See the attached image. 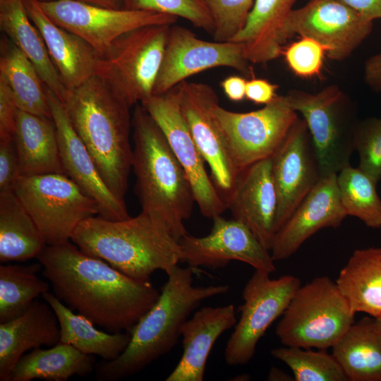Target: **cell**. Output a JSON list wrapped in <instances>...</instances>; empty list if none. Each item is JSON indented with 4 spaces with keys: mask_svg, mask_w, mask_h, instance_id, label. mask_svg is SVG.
Masks as SVG:
<instances>
[{
    "mask_svg": "<svg viewBox=\"0 0 381 381\" xmlns=\"http://www.w3.org/2000/svg\"><path fill=\"white\" fill-rule=\"evenodd\" d=\"M37 259L54 294L110 332H130L160 294L150 281L131 278L71 241L47 245Z\"/></svg>",
    "mask_w": 381,
    "mask_h": 381,
    "instance_id": "1",
    "label": "cell"
},
{
    "mask_svg": "<svg viewBox=\"0 0 381 381\" xmlns=\"http://www.w3.org/2000/svg\"><path fill=\"white\" fill-rule=\"evenodd\" d=\"M62 102L105 183L124 200L133 161L131 107L97 75L68 90Z\"/></svg>",
    "mask_w": 381,
    "mask_h": 381,
    "instance_id": "2",
    "label": "cell"
},
{
    "mask_svg": "<svg viewBox=\"0 0 381 381\" xmlns=\"http://www.w3.org/2000/svg\"><path fill=\"white\" fill-rule=\"evenodd\" d=\"M193 268L176 266L155 303L131 329L130 341L116 358L96 363L99 381H116L139 373L169 352L191 312L203 301L226 294V284L195 286Z\"/></svg>",
    "mask_w": 381,
    "mask_h": 381,
    "instance_id": "3",
    "label": "cell"
},
{
    "mask_svg": "<svg viewBox=\"0 0 381 381\" xmlns=\"http://www.w3.org/2000/svg\"><path fill=\"white\" fill-rule=\"evenodd\" d=\"M132 127V168L142 212L179 241L188 234L184 221L196 202L191 183L163 132L140 104L135 105Z\"/></svg>",
    "mask_w": 381,
    "mask_h": 381,
    "instance_id": "4",
    "label": "cell"
},
{
    "mask_svg": "<svg viewBox=\"0 0 381 381\" xmlns=\"http://www.w3.org/2000/svg\"><path fill=\"white\" fill-rule=\"evenodd\" d=\"M71 241L83 252L139 281H150L157 270L168 274L182 258L179 241L143 212L121 220L86 219Z\"/></svg>",
    "mask_w": 381,
    "mask_h": 381,
    "instance_id": "5",
    "label": "cell"
},
{
    "mask_svg": "<svg viewBox=\"0 0 381 381\" xmlns=\"http://www.w3.org/2000/svg\"><path fill=\"white\" fill-rule=\"evenodd\" d=\"M355 314L336 282L318 277L296 290L275 333L284 346L327 349L354 322Z\"/></svg>",
    "mask_w": 381,
    "mask_h": 381,
    "instance_id": "6",
    "label": "cell"
},
{
    "mask_svg": "<svg viewBox=\"0 0 381 381\" xmlns=\"http://www.w3.org/2000/svg\"><path fill=\"white\" fill-rule=\"evenodd\" d=\"M171 25H152L117 38L99 56L95 75L131 107L153 95Z\"/></svg>",
    "mask_w": 381,
    "mask_h": 381,
    "instance_id": "7",
    "label": "cell"
},
{
    "mask_svg": "<svg viewBox=\"0 0 381 381\" xmlns=\"http://www.w3.org/2000/svg\"><path fill=\"white\" fill-rule=\"evenodd\" d=\"M13 191L49 246L71 241L80 223L99 214L96 201L65 174L21 176Z\"/></svg>",
    "mask_w": 381,
    "mask_h": 381,
    "instance_id": "8",
    "label": "cell"
},
{
    "mask_svg": "<svg viewBox=\"0 0 381 381\" xmlns=\"http://www.w3.org/2000/svg\"><path fill=\"white\" fill-rule=\"evenodd\" d=\"M286 96L307 125L322 176L337 174L350 164L357 123L352 122L339 87L332 85L313 94L291 90Z\"/></svg>",
    "mask_w": 381,
    "mask_h": 381,
    "instance_id": "9",
    "label": "cell"
},
{
    "mask_svg": "<svg viewBox=\"0 0 381 381\" xmlns=\"http://www.w3.org/2000/svg\"><path fill=\"white\" fill-rule=\"evenodd\" d=\"M270 273L255 270L242 293L241 317L224 350L229 365L247 364L254 356L257 344L268 327L282 315L296 290L299 278L285 275L272 279Z\"/></svg>",
    "mask_w": 381,
    "mask_h": 381,
    "instance_id": "10",
    "label": "cell"
},
{
    "mask_svg": "<svg viewBox=\"0 0 381 381\" xmlns=\"http://www.w3.org/2000/svg\"><path fill=\"white\" fill-rule=\"evenodd\" d=\"M229 152L238 170L271 157L298 118L286 95H278L262 108L244 113L214 109Z\"/></svg>",
    "mask_w": 381,
    "mask_h": 381,
    "instance_id": "11",
    "label": "cell"
},
{
    "mask_svg": "<svg viewBox=\"0 0 381 381\" xmlns=\"http://www.w3.org/2000/svg\"><path fill=\"white\" fill-rule=\"evenodd\" d=\"M181 83L140 103L159 126L193 186L201 214L222 215L226 202L207 173L205 159L194 141L180 105Z\"/></svg>",
    "mask_w": 381,
    "mask_h": 381,
    "instance_id": "12",
    "label": "cell"
},
{
    "mask_svg": "<svg viewBox=\"0 0 381 381\" xmlns=\"http://www.w3.org/2000/svg\"><path fill=\"white\" fill-rule=\"evenodd\" d=\"M38 1L54 23L83 39L99 56L131 30L152 25H172L178 20L152 11L109 8L78 0Z\"/></svg>",
    "mask_w": 381,
    "mask_h": 381,
    "instance_id": "13",
    "label": "cell"
},
{
    "mask_svg": "<svg viewBox=\"0 0 381 381\" xmlns=\"http://www.w3.org/2000/svg\"><path fill=\"white\" fill-rule=\"evenodd\" d=\"M216 67L231 68L244 76H254L243 44L203 40L189 29L172 24L153 95L164 92L193 75Z\"/></svg>",
    "mask_w": 381,
    "mask_h": 381,
    "instance_id": "14",
    "label": "cell"
},
{
    "mask_svg": "<svg viewBox=\"0 0 381 381\" xmlns=\"http://www.w3.org/2000/svg\"><path fill=\"white\" fill-rule=\"evenodd\" d=\"M373 22L339 0H310L291 11L283 38L285 42L296 35L313 38L327 48L329 59L341 61L368 37Z\"/></svg>",
    "mask_w": 381,
    "mask_h": 381,
    "instance_id": "15",
    "label": "cell"
},
{
    "mask_svg": "<svg viewBox=\"0 0 381 381\" xmlns=\"http://www.w3.org/2000/svg\"><path fill=\"white\" fill-rule=\"evenodd\" d=\"M219 97L205 83H181L180 105L191 135L207 163L211 178L224 200L231 193L238 169L229 152L214 109Z\"/></svg>",
    "mask_w": 381,
    "mask_h": 381,
    "instance_id": "16",
    "label": "cell"
},
{
    "mask_svg": "<svg viewBox=\"0 0 381 381\" xmlns=\"http://www.w3.org/2000/svg\"><path fill=\"white\" fill-rule=\"evenodd\" d=\"M178 241L182 253L181 262L193 268H220L237 260L270 274L276 270L270 250L248 227L234 219L216 216L207 235L195 237L187 234Z\"/></svg>",
    "mask_w": 381,
    "mask_h": 381,
    "instance_id": "17",
    "label": "cell"
},
{
    "mask_svg": "<svg viewBox=\"0 0 381 381\" xmlns=\"http://www.w3.org/2000/svg\"><path fill=\"white\" fill-rule=\"evenodd\" d=\"M277 198L276 233L322 177L307 125L298 118L271 156Z\"/></svg>",
    "mask_w": 381,
    "mask_h": 381,
    "instance_id": "18",
    "label": "cell"
},
{
    "mask_svg": "<svg viewBox=\"0 0 381 381\" xmlns=\"http://www.w3.org/2000/svg\"><path fill=\"white\" fill-rule=\"evenodd\" d=\"M55 123L64 173L99 206V216L121 220L130 217L124 200L119 198L103 180L90 153L74 130L62 101L45 87Z\"/></svg>",
    "mask_w": 381,
    "mask_h": 381,
    "instance_id": "19",
    "label": "cell"
},
{
    "mask_svg": "<svg viewBox=\"0 0 381 381\" xmlns=\"http://www.w3.org/2000/svg\"><path fill=\"white\" fill-rule=\"evenodd\" d=\"M225 202L233 219L248 227L270 251L276 234L278 209L271 157L241 169Z\"/></svg>",
    "mask_w": 381,
    "mask_h": 381,
    "instance_id": "20",
    "label": "cell"
},
{
    "mask_svg": "<svg viewBox=\"0 0 381 381\" xmlns=\"http://www.w3.org/2000/svg\"><path fill=\"white\" fill-rule=\"evenodd\" d=\"M337 174L322 176L276 233L270 251L274 261L291 257L319 230L341 225L347 214L340 200Z\"/></svg>",
    "mask_w": 381,
    "mask_h": 381,
    "instance_id": "21",
    "label": "cell"
},
{
    "mask_svg": "<svg viewBox=\"0 0 381 381\" xmlns=\"http://www.w3.org/2000/svg\"><path fill=\"white\" fill-rule=\"evenodd\" d=\"M25 3L66 88L75 89L95 75L98 52L77 35L54 23L38 0H25Z\"/></svg>",
    "mask_w": 381,
    "mask_h": 381,
    "instance_id": "22",
    "label": "cell"
},
{
    "mask_svg": "<svg viewBox=\"0 0 381 381\" xmlns=\"http://www.w3.org/2000/svg\"><path fill=\"white\" fill-rule=\"evenodd\" d=\"M234 305L205 306L182 325L183 353L167 381H202L209 354L218 338L235 326Z\"/></svg>",
    "mask_w": 381,
    "mask_h": 381,
    "instance_id": "23",
    "label": "cell"
},
{
    "mask_svg": "<svg viewBox=\"0 0 381 381\" xmlns=\"http://www.w3.org/2000/svg\"><path fill=\"white\" fill-rule=\"evenodd\" d=\"M59 323L45 301L35 300L22 315L0 323V380L9 381L12 370L31 349L60 341Z\"/></svg>",
    "mask_w": 381,
    "mask_h": 381,
    "instance_id": "24",
    "label": "cell"
},
{
    "mask_svg": "<svg viewBox=\"0 0 381 381\" xmlns=\"http://www.w3.org/2000/svg\"><path fill=\"white\" fill-rule=\"evenodd\" d=\"M296 0H255L243 28L230 40L244 46L250 63L265 64L282 54L284 23Z\"/></svg>",
    "mask_w": 381,
    "mask_h": 381,
    "instance_id": "25",
    "label": "cell"
},
{
    "mask_svg": "<svg viewBox=\"0 0 381 381\" xmlns=\"http://www.w3.org/2000/svg\"><path fill=\"white\" fill-rule=\"evenodd\" d=\"M1 30L33 64L43 83L64 102L68 89L54 66L25 0H0Z\"/></svg>",
    "mask_w": 381,
    "mask_h": 381,
    "instance_id": "26",
    "label": "cell"
},
{
    "mask_svg": "<svg viewBox=\"0 0 381 381\" xmlns=\"http://www.w3.org/2000/svg\"><path fill=\"white\" fill-rule=\"evenodd\" d=\"M13 139L21 176L65 174L52 118L18 109Z\"/></svg>",
    "mask_w": 381,
    "mask_h": 381,
    "instance_id": "27",
    "label": "cell"
},
{
    "mask_svg": "<svg viewBox=\"0 0 381 381\" xmlns=\"http://www.w3.org/2000/svg\"><path fill=\"white\" fill-rule=\"evenodd\" d=\"M350 381H381V326L368 316L353 322L332 347Z\"/></svg>",
    "mask_w": 381,
    "mask_h": 381,
    "instance_id": "28",
    "label": "cell"
},
{
    "mask_svg": "<svg viewBox=\"0 0 381 381\" xmlns=\"http://www.w3.org/2000/svg\"><path fill=\"white\" fill-rule=\"evenodd\" d=\"M336 284L355 313L381 317V247L356 250Z\"/></svg>",
    "mask_w": 381,
    "mask_h": 381,
    "instance_id": "29",
    "label": "cell"
},
{
    "mask_svg": "<svg viewBox=\"0 0 381 381\" xmlns=\"http://www.w3.org/2000/svg\"><path fill=\"white\" fill-rule=\"evenodd\" d=\"M42 297L56 313L60 327V342L70 344L84 353L100 356L104 361L116 358L126 349L130 332H102L83 315L75 314L54 294L47 291Z\"/></svg>",
    "mask_w": 381,
    "mask_h": 381,
    "instance_id": "30",
    "label": "cell"
},
{
    "mask_svg": "<svg viewBox=\"0 0 381 381\" xmlns=\"http://www.w3.org/2000/svg\"><path fill=\"white\" fill-rule=\"evenodd\" d=\"M95 361L94 355L59 341L49 349L37 348L24 354L12 370L9 381H66L73 375L85 377L95 368Z\"/></svg>",
    "mask_w": 381,
    "mask_h": 381,
    "instance_id": "31",
    "label": "cell"
},
{
    "mask_svg": "<svg viewBox=\"0 0 381 381\" xmlns=\"http://www.w3.org/2000/svg\"><path fill=\"white\" fill-rule=\"evenodd\" d=\"M47 246L15 192L1 191L0 262H25L37 258Z\"/></svg>",
    "mask_w": 381,
    "mask_h": 381,
    "instance_id": "32",
    "label": "cell"
},
{
    "mask_svg": "<svg viewBox=\"0 0 381 381\" xmlns=\"http://www.w3.org/2000/svg\"><path fill=\"white\" fill-rule=\"evenodd\" d=\"M0 77L8 85L18 109L52 118L46 89L36 68L6 35L0 43Z\"/></svg>",
    "mask_w": 381,
    "mask_h": 381,
    "instance_id": "33",
    "label": "cell"
},
{
    "mask_svg": "<svg viewBox=\"0 0 381 381\" xmlns=\"http://www.w3.org/2000/svg\"><path fill=\"white\" fill-rule=\"evenodd\" d=\"M39 262L0 266V323L25 313L39 296L49 289V284L38 277Z\"/></svg>",
    "mask_w": 381,
    "mask_h": 381,
    "instance_id": "34",
    "label": "cell"
},
{
    "mask_svg": "<svg viewBox=\"0 0 381 381\" xmlns=\"http://www.w3.org/2000/svg\"><path fill=\"white\" fill-rule=\"evenodd\" d=\"M337 181L347 216L357 217L370 228H381V199L376 190L377 183L350 164L337 173Z\"/></svg>",
    "mask_w": 381,
    "mask_h": 381,
    "instance_id": "35",
    "label": "cell"
},
{
    "mask_svg": "<svg viewBox=\"0 0 381 381\" xmlns=\"http://www.w3.org/2000/svg\"><path fill=\"white\" fill-rule=\"evenodd\" d=\"M271 355L291 369L295 381H348L341 365L326 349L296 346L275 348Z\"/></svg>",
    "mask_w": 381,
    "mask_h": 381,
    "instance_id": "36",
    "label": "cell"
},
{
    "mask_svg": "<svg viewBox=\"0 0 381 381\" xmlns=\"http://www.w3.org/2000/svg\"><path fill=\"white\" fill-rule=\"evenodd\" d=\"M123 8L183 18L212 35L214 25L206 0H123Z\"/></svg>",
    "mask_w": 381,
    "mask_h": 381,
    "instance_id": "37",
    "label": "cell"
},
{
    "mask_svg": "<svg viewBox=\"0 0 381 381\" xmlns=\"http://www.w3.org/2000/svg\"><path fill=\"white\" fill-rule=\"evenodd\" d=\"M353 147L359 156L358 167L377 183L381 180V118L357 123Z\"/></svg>",
    "mask_w": 381,
    "mask_h": 381,
    "instance_id": "38",
    "label": "cell"
},
{
    "mask_svg": "<svg viewBox=\"0 0 381 381\" xmlns=\"http://www.w3.org/2000/svg\"><path fill=\"white\" fill-rule=\"evenodd\" d=\"M214 29V41L229 42L244 26L255 0H206Z\"/></svg>",
    "mask_w": 381,
    "mask_h": 381,
    "instance_id": "39",
    "label": "cell"
},
{
    "mask_svg": "<svg viewBox=\"0 0 381 381\" xmlns=\"http://www.w3.org/2000/svg\"><path fill=\"white\" fill-rule=\"evenodd\" d=\"M327 48L315 40L301 37L283 48L282 54L293 73L301 78L320 77Z\"/></svg>",
    "mask_w": 381,
    "mask_h": 381,
    "instance_id": "40",
    "label": "cell"
},
{
    "mask_svg": "<svg viewBox=\"0 0 381 381\" xmlns=\"http://www.w3.org/2000/svg\"><path fill=\"white\" fill-rule=\"evenodd\" d=\"M21 176L13 138L0 139V192L13 191Z\"/></svg>",
    "mask_w": 381,
    "mask_h": 381,
    "instance_id": "41",
    "label": "cell"
},
{
    "mask_svg": "<svg viewBox=\"0 0 381 381\" xmlns=\"http://www.w3.org/2000/svg\"><path fill=\"white\" fill-rule=\"evenodd\" d=\"M18 109L8 85L0 77V139L13 138Z\"/></svg>",
    "mask_w": 381,
    "mask_h": 381,
    "instance_id": "42",
    "label": "cell"
},
{
    "mask_svg": "<svg viewBox=\"0 0 381 381\" xmlns=\"http://www.w3.org/2000/svg\"><path fill=\"white\" fill-rule=\"evenodd\" d=\"M277 88V85L267 80L252 78L246 83V98L255 104L265 105L276 97Z\"/></svg>",
    "mask_w": 381,
    "mask_h": 381,
    "instance_id": "43",
    "label": "cell"
},
{
    "mask_svg": "<svg viewBox=\"0 0 381 381\" xmlns=\"http://www.w3.org/2000/svg\"><path fill=\"white\" fill-rule=\"evenodd\" d=\"M247 80L239 75H229L224 78L220 85L229 99L240 102L246 98Z\"/></svg>",
    "mask_w": 381,
    "mask_h": 381,
    "instance_id": "44",
    "label": "cell"
},
{
    "mask_svg": "<svg viewBox=\"0 0 381 381\" xmlns=\"http://www.w3.org/2000/svg\"><path fill=\"white\" fill-rule=\"evenodd\" d=\"M365 18L381 19V0H339Z\"/></svg>",
    "mask_w": 381,
    "mask_h": 381,
    "instance_id": "45",
    "label": "cell"
},
{
    "mask_svg": "<svg viewBox=\"0 0 381 381\" xmlns=\"http://www.w3.org/2000/svg\"><path fill=\"white\" fill-rule=\"evenodd\" d=\"M365 83L375 91H381V52L367 59L364 66Z\"/></svg>",
    "mask_w": 381,
    "mask_h": 381,
    "instance_id": "46",
    "label": "cell"
},
{
    "mask_svg": "<svg viewBox=\"0 0 381 381\" xmlns=\"http://www.w3.org/2000/svg\"><path fill=\"white\" fill-rule=\"evenodd\" d=\"M267 380L270 381H291L294 380V377L285 373L282 370L272 367L270 370V372L267 375Z\"/></svg>",
    "mask_w": 381,
    "mask_h": 381,
    "instance_id": "47",
    "label": "cell"
},
{
    "mask_svg": "<svg viewBox=\"0 0 381 381\" xmlns=\"http://www.w3.org/2000/svg\"><path fill=\"white\" fill-rule=\"evenodd\" d=\"M93 5L109 8H121V3L123 0H78Z\"/></svg>",
    "mask_w": 381,
    "mask_h": 381,
    "instance_id": "48",
    "label": "cell"
},
{
    "mask_svg": "<svg viewBox=\"0 0 381 381\" xmlns=\"http://www.w3.org/2000/svg\"><path fill=\"white\" fill-rule=\"evenodd\" d=\"M234 378H235L234 379V380H249V376L248 375L243 374V375L236 376Z\"/></svg>",
    "mask_w": 381,
    "mask_h": 381,
    "instance_id": "49",
    "label": "cell"
},
{
    "mask_svg": "<svg viewBox=\"0 0 381 381\" xmlns=\"http://www.w3.org/2000/svg\"><path fill=\"white\" fill-rule=\"evenodd\" d=\"M378 324L381 326V317L375 318Z\"/></svg>",
    "mask_w": 381,
    "mask_h": 381,
    "instance_id": "50",
    "label": "cell"
},
{
    "mask_svg": "<svg viewBox=\"0 0 381 381\" xmlns=\"http://www.w3.org/2000/svg\"><path fill=\"white\" fill-rule=\"evenodd\" d=\"M40 1H51V0H40Z\"/></svg>",
    "mask_w": 381,
    "mask_h": 381,
    "instance_id": "51",
    "label": "cell"
}]
</instances>
